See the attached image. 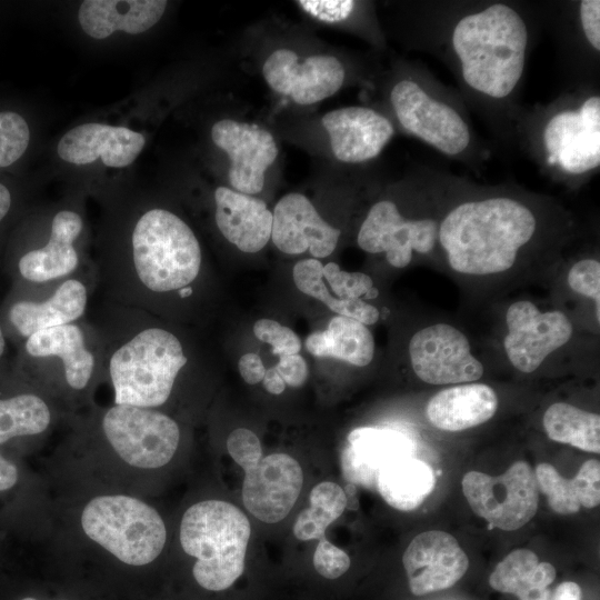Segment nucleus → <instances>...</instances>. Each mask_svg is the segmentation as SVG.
<instances>
[{
    "mask_svg": "<svg viewBox=\"0 0 600 600\" xmlns=\"http://www.w3.org/2000/svg\"><path fill=\"white\" fill-rule=\"evenodd\" d=\"M81 527L88 538L121 562L134 567L154 561L167 539L159 512L124 494L91 499L82 510Z\"/></svg>",
    "mask_w": 600,
    "mask_h": 600,
    "instance_id": "7",
    "label": "nucleus"
},
{
    "mask_svg": "<svg viewBox=\"0 0 600 600\" xmlns=\"http://www.w3.org/2000/svg\"><path fill=\"white\" fill-rule=\"evenodd\" d=\"M96 290L94 263L53 284L13 288L0 313L6 336L20 344L38 331L84 319Z\"/></svg>",
    "mask_w": 600,
    "mask_h": 600,
    "instance_id": "8",
    "label": "nucleus"
},
{
    "mask_svg": "<svg viewBox=\"0 0 600 600\" xmlns=\"http://www.w3.org/2000/svg\"><path fill=\"white\" fill-rule=\"evenodd\" d=\"M303 482L298 461L287 453H272L246 471L242 501L259 520L276 523L294 506Z\"/></svg>",
    "mask_w": 600,
    "mask_h": 600,
    "instance_id": "20",
    "label": "nucleus"
},
{
    "mask_svg": "<svg viewBox=\"0 0 600 600\" xmlns=\"http://www.w3.org/2000/svg\"><path fill=\"white\" fill-rule=\"evenodd\" d=\"M549 600H581V589L576 582L564 581L551 592Z\"/></svg>",
    "mask_w": 600,
    "mask_h": 600,
    "instance_id": "48",
    "label": "nucleus"
},
{
    "mask_svg": "<svg viewBox=\"0 0 600 600\" xmlns=\"http://www.w3.org/2000/svg\"><path fill=\"white\" fill-rule=\"evenodd\" d=\"M227 449L231 458L246 471L252 469L262 459L259 438L249 429L233 430L227 439Z\"/></svg>",
    "mask_w": 600,
    "mask_h": 600,
    "instance_id": "40",
    "label": "nucleus"
},
{
    "mask_svg": "<svg viewBox=\"0 0 600 600\" xmlns=\"http://www.w3.org/2000/svg\"><path fill=\"white\" fill-rule=\"evenodd\" d=\"M94 323L103 338L114 403L159 410L190 363L184 341L152 313L106 299Z\"/></svg>",
    "mask_w": 600,
    "mask_h": 600,
    "instance_id": "2",
    "label": "nucleus"
},
{
    "mask_svg": "<svg viewBox=\"0 0 600 600\" xmlns=\"http://www.w3.org/2000/svg\"><path fill=\"white\" fill-rule=\"evenodd\" d=\"M306 348L314 357H331L364 367L373 359L374 340L366 324L336 316L326 330L312 332L307 338Z\"/></svg>",
    "mask_w": 600,
    "mask_h": 600,
    "instance_id": "30",
    "label": "nucleus"
},
{
    "mask_svg": "<svg viewBox=\"0 0 600 600\" xmlns=\"http://www.w3.org/2000/svg\"><path fill=\"white\" fill-rule=\"evenodd\" d=\"M581 507L591 509L600 502V462L586 461L572 479Z\"/></svg>",
    "mask_w": 600,
    "mask_h": 600,
    "instance_id": "42",
    "label": "nucleus"
},
{
    "mask_svg": "<svg viewBox=\"0 0 600 600\" xmlns=\"http://www.w3.org/2000/svg\"><path fill=\"white\" fill-rule=\"evenodd\" d=\"M264 80L277 93L307 106L333 96L342 87L346 71L333 56L316 54L299 62L294 51L278 49L264 61Z\"/></svg>",
    "mask_w": 600,
    "mask_h": 600,
    "instance_id": "17",
    "label": "nucleus"
},
{
    "mask_svg": "<svg viewBox=\"0 0 600 600\" xmlns=\"http://www.w3.org/2000/svg\"><path fill=\"white\" fill-rule=\"evenodd\" d=\"M323 278L340 299H361L372 287V279L362 272L342 271L334 262L323 266Z\"/></svg>",
    "mask_w": 600,
    "mask_h": 600,
    "instance_id": "37",
    "label": "nucleus"
},
{
    "mask_svg": "<svg viewBox=\"0 0 600 600\" xmlns=\"http://www.w3.org/2000/svg\"><path fill=\"white\" fill-rule=\"evenodd\" d=\"M323 264L318 259L298 261L292 270L296 287L302 293L324 303L337 316L354 319L366 326L376 323L379 310L362 299H340L329 292L323 282Z\"/></svg>",
    "mask_w": 600,
    "mask_h": 600,
    "instance_id": "33",
    "label": "nucleus"
},
{
    "mask_svg": "<svg viewBox=\"0 0 600 600\" xmlns=\"http://www.w3.org/2000/svg\"><path fill=\"white\" fill-rule=\"evenodd\" d=\"M568 283L570 288L593 300L596 316L600 321V263L596 259H582L569 270Z\"/></svg>",
    "mask_w": 600,
    "mask_h": 600,
    "instance_id": "38",
    "label": "nucleus"
},
{
    "mask_svg": "<svg viewBox=\"0 0 600 600\" xmlns=\"http://www.w3.org/2000/svg\"><path fill=\"white\" fill-rule=\"evenodd\" d=\"M439 221L431 217L406 218L391 200L376 202L360 226L357 242L369 253H386L394 268L407 267L412 252L430 253L438 242Z\"/></svg>",
    "mask_w": 600,
    "mask_h": 600,
    "instance_id": "14",
    "label": "nucleus"
},
{
    "mask_svg": "<svg viewBox=\"0 0 600 600\" xmlns=\"http://www.w3.org/2000/svg\"><path fill=\"white\" fill-rule=\"evenodd\" d=\"M506 323V354L511 364L523 373L536 371L550 353L563 347L572 336V323L563 312H541L529 300L510 304Z\"/></svg>",
    "mask_w": 600,
    "mask_h": 600,
    "instance_id": "15",
    "label": "nucleus"
},
{
    "mask_svg": "<svg viewBox=\"0 0 600 600\" xmlns=\"http://www.w3.org/2000/svg\"><path fill=\"white\" fill-rule=\"evenodd\" d=\"M211 139L230 159L228 178L234 191L260 192L266 171L278 156L273 136L254 123L222 119L212 126Z\"/></svg>",
    "mask_w": 600,
    "mask_h": 600,
    "instance_id": "18",
    "label": "nucleus"
},
{
    "mask_svg": "<svg viewBox=\"0 0 600 600\" xmlns=\"http://www.w3.org/2000/svg\"><path fill=\"white\" fill-rule=\"evenodd\" d=\"M19 347L16 371L40 389L86 394L107 377L103 338L86 318L38 331Z\"/></svg>",
    "mask_w": 600,
    "mask_h": 600,
    "instance_id": "5",
    "label": "nucleus"
},
{
    "mask_svg": "<svg viewBox=\"0 0 600 600\" xmlns=\"http://www.w3.org/2000/svg\"><path fill=\"white\" fill-rule=\"evenodd\" d=\"M7 350V336L3 329V324L0 318V360L6 353Z\"/></svg>",
    "mask_w": 600,
    "mask_h": 600,
    "instance_id": "51",
    "label": "nucleus"
},
{
    "mask_svg": "<svg viewBox=\"0 0 600 600\" xmlns=\"http://www.w3.org/2000/svg\"><path fill=\"white\" fill-rule=\"evenodd\" d=\"M557 576L549 562H540L529 549H517L504 557L489 576L490 587L519 600H549V586Z\"/></svg>",
    "mask_w": 600,
    "mask_h": 600,
    "instance_id": "28",
    "label": "nucleus"
},
{
    "mask_svg": "<svg viewBox=\"0 0 600 600\" xmlns=\"http://www.w3.org/2000/svg\"><path fill=\"white\" fill-rule=\"evenodd\" d=\"M254 336L272 347V352L280 356L296 354L301 349L300 338L290 328L271 319H260L253 324Z\"/></svg>",
    "mask_w": 600,
    "mask_h": 600,
    "instance_id": "39",
    "label": "nucleus"
},
{
    "mask_svg": "<svg viewBox=\"0 0 600 600\" xmlns=\"http://www.w3.org/2000/svg\"><path fill=\"white\" fill-rule=\"evenodd\" d=\"M321 122L334 158L346 163L374 159L394 134L392 122L368 107L336 109L326 113Z\"/></svg>",
    "mask_w": 600,
    "mask_h": 600,
    "instance_id": "22",
    "label": "nucleus"
},
{
    "mask_svg": "<svg viewBox=\"0 0 600 600\" xmlns=\"http://www.w3.org/2000/svg\"><path fill=\"white\" fill-rule=\"evenodd\" d=\"M350 564V558L343 550L324 537L319 539L313 553V567L319 576L327 580H336L349 570Z\"/></svg>",
    "mask_w": 600,
    "mask_h": 600,
    "instance_id": "41",
    "label": "nucleus"
},
{
    "mask_svg": "<svg viewBox=\"0 0 600 600\" xmlns=\"http://www.w3.org/2000/svg\"><path fill=\"white\" fill-rule=\"evenodd\" d=\"M274 368L284 383L290 387L299 388L308 379V364L299 353L280 356Z\"/></svg>",
    "mask_w": 600,
    "mask_h": 600,
    "instance_id": "45",
    "label": "nucleus"
},
{
    "mask_svg": "<svg viewBox=\"0 0 600 600\" xmlns=\"http://www.w3.org/2000/svg\"><path fill=\"white\" fill-rule=\"evenodd\" d=\"M262 382L266 390L272 394H280L286 389V383L276 370V368H270L266 370Z\"/></svg>",
    "mask_w": 600,
    "mask_h": 600,
    "instance_id": "49",
    "label": "nucleus"
},
{
    "mask_svg": "<svg viewBox=\"0 0 600 600\" xmlns=\"http://www.w3.org/2000/svg\"><path fill=\"white\" fill-rule=\"evenodd\" d=\"M22 480L18 464L0 452V497L14 492Z\"/></svg>",
    "mask_w": 600,
    "mask_h": 600,
    "instance_id": "46",
    "label": "nucleus"
},
{
    "mask_svg": "<svg viewBox=\"0 0 600 600\" xmlns=\"http://www.w3.org/2000/svg\"><path fill=\"white\" fill-rule=\"evenodd\" d=\"M298 4L311 17L328 23L347 20L357 8L352 0H300Z\"/></svg>",
    "mask_w": 600,
    "mask_h": 600,
    "instance_id": "43",
    "label": "nucleus"
},
{
    "mask_svg": "<svg viewBox=\"0 0 600 600\" xmlns=\"http://www.w3.org/2000/svg\"><path fill=\"white\" fill-rule=\"evenodd\" d=\"M498 409L494 390L483 383H466L443 389L427 403L430 423L444 431H462L490 420Z\"/></svg>",
    "mask_w": 600,
    "mask_h": 600,
    "instance_id": "27",
    "label": "nucleus"
},
{
    "mask_svg": "<svg viewBox=\"0 0 600 600\" xmlns=\"http://www.w3.org/2000/svg\"><path fill=\"white\" fill-rule=\"evenodd\" d=\"M542 423L551 440L599 453V414L566 402H556L546 410Z\"/></svg>",
    "mask_w": 600,
    "mask_h": 600,
    "instance_id": "32",
    "label": "nucleus"
},
{
    "mask_svg": "<svg viewBox=\"0 0 600 600\" xmlns=\"http://www.w3.org/2000/svg\"><path fill=\"white\" fill-rule=\"evenodd\" d=\"M52 418L50 403L33 383L0 394V447L47 432Z\"/></svg>",
    "mask_w": 600,
    "mask_h": 600,
    "instance_id": "29",
    "label": "nucleus"
},
{
    "mask_svg": "<svg viewBox=\"0 0 600 600\" xmlns=\"http://www.w3.org/2000/svg\"><path fill=\"white\" fill-rule=\"evenodd\" d=\"M310 503L293 526L296 538L302 541L323 538L327 528L344 511L347 497L339 484L323 481L311 490Z\"/></svg>",
    "mask_w": 600,
    "mask_h": 600,
    "instance_id": "34",
    "label": "nucleus"
},
{
    "mask_svg": "<svg viewBox=\"0 0 600 600\" xmlns=\"http://www.w3.org/2000/svg\"><path fill=\"white\" fill-rule=\"evenodd\" d=\"M339 237L340 230L324 221L301 193H288L274 207L271 239L283 253L300 254L309 250L317 259L326 258L334 251Z\"/></svg>",
    "mask_w": 600,
    "mask_h": 600,
    "instance_id": "21",
    "label": "nucleus"
},
{
    "mask_svg": "<svg viewBox=\"0 0 600 600\" xmlns=\"http://www.w3.org/2000/svg\"><path fill=\"white\" fill-rule=\"evenodd\" d=\"M238 368L242 379L249 384L259 383L266 373L260 356L254 352L244 353L239 359Z\"/></svg>",
    "mask_w": 600,
    "mask_h": 600,
    "instance_id": "47",
    "label": "nucleus"
},
{
    "mask_svg": "<svg viewBox=\"0 0 600 600\" xmlns=\"http://www.w3.org/2000/svg\"><path fill=\"white\" fill-rule=\"evenodd\" d=\"M411 366L417 377L434 386L471 382L483 374L468 338L448 323H437L416 332L409 342Z\"/></svg>",
    "mask_w": 600,
    "mask_h": 600,
    "instance_id": "16",
    "label": "nucleus"
},
{
    "mask_svg": "<svg viewBox=\"0 0 600 600\" xmlns=\"http://www.w3.org/2000/svg\"><path fill=\"white\" fill-rule=\"evenodd\" d=\"M146 144L142 133L126 127L88 122L67 131L60 139L57 152L60 159L72 164H89L98 159L109 168L130 166Z\"/></svg>",
    "mask_w": 600,
    "mask_h": 600,
    "instance_id": "23",
    "label": "nucleus"
},
{
    "mask_svg": "<svg viewBox=\"0 0 600 600\" xmlns=\"http://www.w3.org/2000/svg\"><path fill=\"white\" fill-rule=\"evenodd\" d=\"M83 231L84 220L78 210H57L49 219L44 240L23 248L12 259L9 272L13 288L53 284L90 266L79 247Z\"/></svg>",
    "mask_w": 600,
    "mask_h": 600,
    "instance_id": "12",
    "label": "nucleus"
},
{
    "mask_svg": "<svg viewBox=\"0 0 600 600\" xmlns=\"http://www.w3.org/2000/svg\"><path fill=\"white\" fill-rule=\"evenodd\" d=\"M538 489L548 499L550 508L561 514H572L581 504L576 493L572 479L563 478L550 463H539L534 469Z\"/></svg>",
    "mask_w": 600,
    "mask_h": 600,
    "instance_id": "35",
    "label": "nucleus"
},
{
    "mask_svg": "<svg viewBox=\"0 0 600 600\" xmlns=\"http://www.w3.org/2000/svg\"><path fill=\"white\" fill-rule=\"evenodd\" d=\"M164 0H87L78 10L86 34L106 39L116 31L138 34L151 29L163 16Z\"/></svg>",
    "mask_w": 600,
    "mask_h": 600,
    "instance_id": "26",
    "label": "nucleus"
},
{
    "mask_svg": "<svg viewBox=\"0 0 600 600\" xmlns=\"http://www.w3.org/2000/svg\"><path fill=\"white\" fill-rule=\"evenodd\" d=\"M379 296V290L372 287L364 296V299H374Z\"/></svg>",
    "mask_w": 600,
    "mask_h": 600,
    "instance_id": "52",
    "label": "nucleus"
},
{
    "mask_svg": "<svg viewBox=\"0 0 600 600\" xmlns=\"http://www.w3.org/2000/svg\"><path fill=\"white\" fill-rule=\"evenodd\" d=\"M461 484L472 511L490 527L513 531L528 523L537 512L539 489L534 471L526 461L513 462L498 477L469 471Z\"/></svg>",
    "mask_w": 600,
    "mask_h": 600,
    "instance_id": "13",
    "label": "nucleus"
},
{
    "mask_svg": "<svg viewBox=\"0 0 600 600\" xmlns=\"http://www.w3.org/2000/svg\"><path fill=\"white\" fill-rule=\"evenodd\" d=\"M528 41L524 19L501 2L464 14L450 36L464 84L491 100L508 98L519 84Z\"/></svg>",
    "mask_w": 600,
    "mask_h": 600,
    "instance_id": "4",
    "label": "nucleus"
},
{
    "mask_svg": "<svg viewBox=\"0 0 600 600\" xmlns=\"http://www.w3.org/2000/svg\"><path fill=\"white\" fill-rule=\"evenodd\" d=\"M581 30L589 46L600 51V1L582 0L579 2Z\"/></svg>",
    "mask_w": 600,
    "mask_h": 600,
    "instance_id": "44",
    "label": "nucleus"
},
{
    "mask_svg": "<svg viewBox=\"0 0 600 600\" xmlns=\"http://www.w3.org/2000/svg\"><path fill=\"white\" fill-rule=\"evenodd\" d=\"M341 453L342 472L352 484L377 489L379 472L396 460L412 457L413 441L403 432L387 428L360 427L347 438Z\"/></svg>",
    "mask_w": 600,
    "mask_h": 600,
    "instance_id": "24",
    "label": "nucleus"
},
{
    "mask_svg": "<svg viewBox=\"0 0 600 600\" xmlns=\"http://www.w3.org/2000/svg\"><path fill=\"white\" fill-rule=\"evenodd\" d=\"M103 299L149 313L187 301L202 273V250L191 227L174 212L152 207L134 217L126 240L94 263Z\"/></svg>",
    "mask_w": 600,
    "mask_h": 600,
    "instance_id": "1",
    "label": "nucleus"
},
{
    "mask_svg": "<svg viewBox=\"0 0 600 600\" xmlns=\"http://www.w3.org/2000/svg\"><path fill=\"white\" fill-rule=\"evenodd\" d=\"M544 163L569 177L600 167V97L589 94L547 116L540 131Z\"/></svg>",
    "mask_w": 600,
    "mask_h": 600,
    "instance_id": "10",
    "label": "nucleus"
},
{
    "mask_svg": "<svg viewBox=\"0 0 600 600\" xmlns=\"http://www.w3.org/2000/svg\"><path fill=\"white\" fill-rule=\"evenodd\" d=\"M246 514L232 503L204 500L183 513L180 543L197 559L192 568L196 582L204 590L230 589L243 574L250 538Z\"/></svg>",
    "mask_w": 600,
    "mask_h": 600,
    "instance_id": "6",
    "label": "nucleus"
},
{
    "mask_svg": "<svg viewBox=\"0 0 600 600\" xmlns=\"http://www.w3.org/2000/svg\"><path fill=\"white\" fill-rule=\"evenodd\" d=\"M101 434L126 463L157 469L174 456L180 442L179 424L167 413L129 404L106 409L99 419Z\"/></svg>",
    "mask_w": 600,
    "mask_h": 600,
    "instance_id": "9",
    "label": "nucleus"
},
{
    "mask_svg": "<svg viewBox=\"0 0 600 600\" xmlns=\"http://www.w3.org/2000/svg\"><path fill=\"white\" fill-rule=\"evenodd\" d=\"M214 204L219 231L242 252L256 253L271 239L272 212L261 199L218 187Z\"/></svg>",
    "mask_w": 600,
    "mask_h": 600,
    "instance_id": "25",
    "label": "nucleus"
},
{
    "mask_svg": "<svg viewBox=\"0 0 600 600\" xmlns=\"http://www.w3.org/2000/svg\"><path fill=\"white\" fill-rule=\"evenodd\" d=\"M434 486V474L428 463L407 457L386 466L378 476L377 490L394 509L418 508Z\"/></svg>",
    "mask_w": 600,
    "mask_h": 600,
    "instance_id": "31",
    "label": "nucleus"
},
{
    "mask_svg": "<svg viewBox=\"0 0 600 600\" xmlns=\"http://www.w3.org/2000/svg\"><path fill=\"white\" fill-rule=\"evenodd\" d=\"M30 128L14 111H0V169L17 162L27 151Z\"/></svg>",
    "mask_w": 600,
    "mask_h": 600,
    "instance_id": "36",
    "label": "nucleus"
},
{
    "mask_svg": "<svg viewBox=\"0 0 600 600\" xmlns=\"http://www.w3.org/2000/svg\"><path fill=\"white\" fill-rule=\"evenodd\" d=\"M20 600H38V599L32 598V597H24V598H22V599H20Z\"/></svg>",
    "mask_w": 600,
    "mask_h": 600,
    "instance_id": "53",
    "label": "nucleus"
},
{
    "mask_svg": "<svg viewBox=\"0 0 600 600\" xmlns=\"http://www.w3.org/2000/svg\"><path fill=\"white\" fill-rule=\"evenodd\" d=\"M390 103L402 129L444 156L459 157L470 149L467 119L420 82L399 80L390 91Z\"/></svg>",
    "mask_w": 600,
    "mask_h": 600,
    "instance_id": "11",
    "label": "nucleus"
},
{
    "mask_svg": "<svg viewBox=\"0 0 600 600\" xmlns=\"http://www.w3.org/2000/svg\"><path fill=\"white\" fill-rule=\"evenodd\" d=\"M13 204V198L10 189L0 182V224L10 213Z\"/></svg>",
    "mask_w": 600,
    "mask_h": 600,
    "instance_id": "50",
    "label": "nucleus"
},
{
    "mask_svg": "<svg viewBox=\"0 0 600 600\" xmlns=\"http://www.w3.org/2000/svg\"><path fill=\"white\" fill-rule=\"evenodd\" d=\"M402 563L411 593L424 596L454 586L467 572L469 558L453 536L431 530L412 539Z\"/></svg>",
    "mask_w": 600,
    "mask_h": 600,
    "instance_id": "19",
    "label": "nucleus"
},
{
    "mask_svg": "<svg viewBox=\"0 0 600 600\" xmlns=\"http://www.w3.org/2000/svg\"><path fill=\"white\" fill-rule=\"evenodd\" d=\"M537 230V216L528 204L496 194L452 207L439 221L438 241L452 270L488 276L510 270Z\"/></svg>",
    "mask_w": 600,
    "mask_h": 600,
    "instance_id": "3",
    "label": "nucleus"
}]
</instances>
